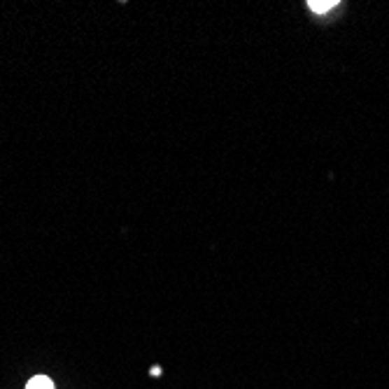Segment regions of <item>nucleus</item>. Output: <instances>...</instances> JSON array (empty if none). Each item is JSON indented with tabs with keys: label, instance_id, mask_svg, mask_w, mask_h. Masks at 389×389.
Returning a JSON list of instances; mask_svg holds the SVG:
<instances>
[{
	"label": "nucleus",
	"instance_id": "f257e3e1",
	"mask_svg": "<svg viewBox=\"0 0 389 389\" xmlns=\"http://www.w3.org/2000/svg\"><path fill=\"white\" fill-rule=\"evenodd\" d=\"M26 389H54V383L47 376H35V378L28 380Z\"/></svg>",
	"mask_w": 389,
	"mask_h": 389
},
{
	"label": "nucleus",
	"instance_id": "f03ea898",
	"mask_svg": "<svg viewBox=\"0 0 389 389\" xmlns=\"http://www.w3.org/2000/svg\"><path fill=\"white\" fill-rule=\"evenodd\" d=\"M331 7H336V0H327V3H310V10L317 12V14H322V12H329Z\"/></svg>",
	"mask_w": 389,
	"mask_h": 389
}]
</instances>
